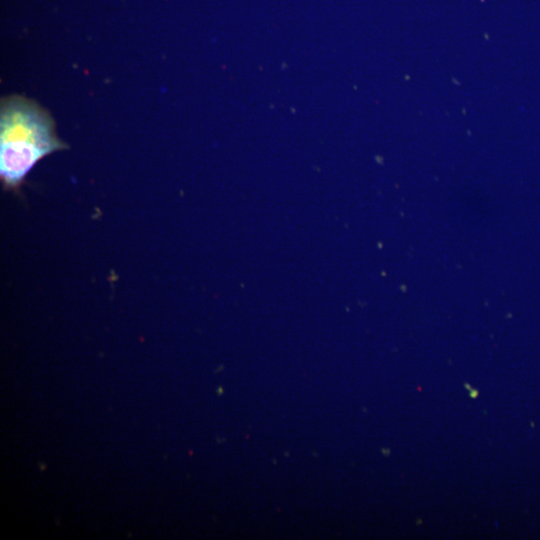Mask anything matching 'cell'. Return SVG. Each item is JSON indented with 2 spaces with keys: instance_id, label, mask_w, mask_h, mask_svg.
<instances>
[{
  "instance_id": "obj_1",
  "label": "cell",
  "mask_w": 540,
  "mask_h": 540,
  "mask_svg": "<svg viewBox=\"0 0 540 540\" xmlns=\"http://www.w3.org/2000/svg\"><path fill=\"white\" fill-rule=\"evenodd\" d=\"M55 135L50 114L18 95L5 97L0 109V177L6 190H17L43 157L66 149Z\"/></svg>"
}]
</instances>
